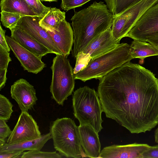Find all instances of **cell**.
<instances>
[{"label":"cell","mask_w":158,"mask_h":158,"mask_svg":"<svg viewBox=\"0 0 158 158\" xmlns=\"http://www.w3.org/2000/svg\"><path fill=\"white\" fill-rule=\"evenodd\" d=\"M150 146L147 144L137 143L124 145H113L102 149L100 158H142L143 153Z\"/></svg>","instance_id":"obj_13"},{"label":"cell","mask_w":158,"mask_h":158,"mask_svg":"<svg viewBox=\"0 0 158 158\" xmlns=\"http://www.w3.org/2000/svg\"><path fill=\"white\" fill-rule=\"evenodd\" d=\"M130 45L119 43L110 51L91 59L83 70L74 75V79L85 82L102 77L107 74L133 59L130 53Z\"/></svg>","instance_id":"obj_5"},{"label":"cell","mask_w":158,"mask_h":158,"mask_svg":"<svg viewBox=\"0 0 158 158\" xmlns=\"http://www.w3.org/2000/svg\"><path fill=\"white\" fill-rule=\"evenodd\" d=\"M6 37L10 49L25 70L37 74L46 67L41 59L21 46L11 36L6 35Z\"/></svg>","instance_id":"obj_11"},{"label":"cell","mask_w":158,"mask_h":158,"mask_svg":"<svg viewBox=\"0 0 158 158\" xmlns=\"http://www.w3.org/2000/svg\"><path fill=\"white\" fill-rule=\"evenodd\" d=\"M23 152L22 151H14L0 153V158H21Z\"/></svg>","instance_id":"obj_32"},{"label":"cell","mask_w":158,"mask_h":158,"mask_svg":"<svg viewBox=\"0 0 158 158\" xmlns=\"http://www.w3.org/2000/svg\"><path fill=\"white\" fill-rule=\"evenodd\" d=\"M33 11L41 19L48 12L51 7L44 5L40 0H25Z\"/></svg>","instance_id":"obj_26"},{"label":"cell","mask_w":158,"mask_h":158,"mask_svg":"<svg viewBox=\"0 0 158 158\" xmlns=\"http://www.w3.org/2000/svg\"><path fill=\"white\" fill-rule=\"evenodd\" d=\"M11 37L19 44L41 59L51 51L16 26L10 29Z\"/></svg>","instance_id":"obj_17"},{"label":"cell","mask_w":158,"mask_h":158,"mask_svg":"<svg viewBox=\"0 0 158 158\" xmlns=\"http://www.w3.org/2000/svg\"><path fill=\"white\" fill-rule=\"evenodd\" d=\"M158 0H139L120 13L114 16L111 27L113 35L119 43L145 12Z\"/></svg>","instance_id":"obj_7"},{"label":"cell","mask_w":158,"mask_h":158,"mask_svg":"<svg viewBox=\"0 0 158 158\" xmlns=\"http://www.w3.org/2000/svg\"><path fill=\"white\" fill-rule=\"evenodd\" d=\"M158 158V144L154 146H150L145 150L142 155V158Z\"/></svg>","instance_id":"obj_30"},{"label":"cell","mask_w":158,"mask_h":158,"mask_svg":"<svg viewBox=\"0 0 158 158\" xmlns=\"http://www.w3.org/2000/svg\"><path fill=\"white\" fill-rule=\"evenodd\" d=\"M118 44L110 27L91 41L82 52L89 54L91 59H93L112 50Z\"/></svg>","instance_id":"obj_14"},{"label":"cell","mask_w":158,"mask_h":158,"mask_svg":"<svg viewBox=\"0 0 158 158\" xmlns=\"http://www.w3.org/2000/svg\"><path fill=\"white\" fill-rule=\"evenodd\" d=\"M6 31L3 30L0 25V46L8 52L10 51V48L6 41L5 35Z\"/></svg>","instance_id":"obj_31"},{"label":"cell","mask_w":158,"mask_h":158,"mask_svg":"<svg viewBox=\"0 0 158 158\" xmlns=\"http://www.w3.org/2000/svg\"><path fill=\"white\" fill-rule=\"evenodd\" d=\"M7 69H0V89L4 88L5 85L7 78L6 73Z\"/></svg>","instance_id":"obj_33"},{"label":"cell","mask_w":158,"mask_h":158,"mask_svg":"<svg viewBox=\"0 0 158 158\" xmlns=\"http://www.w3.org/2000/svg\"><path fill=\"white\" fill-rule=\"evenodd\" d=\"M37 124L28 112H21L6 143L12 144L38 139L41 136Z\"/></svg>","instance_id":"obj_9"},{"label":"cell","mask_w":158,"mask_h":158,"mask_svg":"<svg viewBox=\"0 0 158 158\" xmlns=\"http://www.w3.org/2000/svg\"><path fill=\"white\" fill-rule=\"evenodd\" d=\"M158 50V33L149 38L146 41Z\"/></svg>","instance_id":"obj_34"},{"label":"cell","mask_w":158,"mask_h":158,"mask_svg":"<svg viewBox=\"0 0 158 158\" xmlns=\"http://www.w3.org/2000/svg\"><path fill=\"white\" fill-rule=\"evenodd\" d=\"M10 54L0 46V69H7L9 62L11 61Z\"/></svg>","instance_id":"obj_28"},{"label":"cell","mask_w":158,"mask_h":158,"mask_svg":"<svg viewBox=\"0 0 158 158\" xmlns=\"http://www.w3.org/2000/svg\"><path fill=\"white\" fill-rule=\"evenodd\" d=\"M6 143L5 140H0V148L2 147V146Z\"/></svg>","instance_id":"obj_36"},{"label":"cell","mask_w":158,"mask_h":158,"mask_svg":"<svg viewBox=\"0 0 158 158\" xmlns=\"http://www.w3.org/2000/svg\"><path fill=\"white\" fill-rule=\"evenodd\" d=\"M1 11L18 13L23 17H38L25 0H1Z\"/></svg>","instance_id":"obj_19"},{"label":"cell","mask_w":158,"mask_h":158,"mask_svg":"<svg viewBox=\"0 0 158 158\" xmlns=\"http://www.w3.org/2000/svg\"><path fill=\"white\" fill-rule=\"evenodd\" d=\"M103 112L131 133L158 124V79L139 64L127 62L99 79Z\"/></svg>","instance_id":"obj_1"},{"label":"cell","mask_w":158,"mask_h":158,"mask_svg":"<svg viewBox=\"0 0 158 158\" xmlns=\"http://www.w3.org/2000/svg\"><path fill=\"white\" fill-rule=\"evenodd\" d=\"M51 138L49 132L35 139L12 144L6 143L0 148V153L14 151L23 152L26 150L40 151L45 143Z\"/></svg>","instance_id":"obj_18"},{"label":"cell","mask_w":158,"mask_h":158,"mask_svg":"<svg viewBox=\"0 0 158 158\" xmlns=\"http://www.w3.org/2000/svg\"><path fill=\"white\" fill-rule=\"evenodd\" d=\"M76 64L73 69L74 75L84 69L88 65L91 59L90 55L81 52L75 57Z\"/></svg>","instance_id":"obj_25"},{"label":"cell","mask_w":158,"mask_h":158,"mask_svg":"<svg viewBox=\"0 0 158 158\" xmlns=\"http://www.w3.org/2000/svg\"><path fill=\"white\" fill-rule=\"evenodd\" d=\"M78 128L81 145L87 157L100 158L101 145L98 133L88 125H80Z\"/></svg>","instance_id":"obj_16"},{"label":"cell","mask_w":158,"mask_h":158,"mask_svg":"<svg viewBox=\"0 0 158 158\" xmlns=\"http://www.w3.org/2000/svg\"><path fill=\"white\" fill-rule=\"evenodd\" d=\"M61 155L56 151L44 152L40 151H29L23 152L21 158H61Z\"/></svg>","instance_id":"obj_24"},{"label":"cell","mask_w":158,"mask_h":158,"mask_svg":"<svg viewBox=\"0 0 158 158\" xmlns=\"http://www.w3.org/2000/svg\"><path fill=\"white\" fill-rule=\"evenodd\" d=\"M67 58L62 55H56L51 68L52 71L50 87L51 97L62 106L72 94L75 86L73 70Z\"/></svg>","instance_id":"obj_6"},{"label":"cell","mask_w":158,"mask_h":158,"mask_svg":"<svg viewBox=\"0 0 158 158\" xmlns=\"http://www.w3.org/2000/svg\"><path fill=\"white\" fill-rule=\"evenodd\" d=\"M65 18V12L56 7L51 8L46 15L40 19L39 25L47 31H52Z\"/></svg>","instance_id":"obj_21"},{"label":"cell","mask_w":158,"mask_h":158,"mask_svg":"<svg viewBox=\"0 0 158 158\" xmlns=\"http://www.w3.org/2000/svg\"><path fill=\"white\" fill-rule=\"evenodd\" d=\"M61 9L67 11L81 6L91 0H61Z\"/></svg>","instance_id":"obj_27"},{"label":"cell","mask_w":158,"mask_h":158,"mask_svg":"<svg viewBox=\"0 0 158 158\" xmlns=\"http://www.w3.org/2000/svg\"><path fill=\"white\" fill-rule=\"evenodd\" d=\"M147 42L133 40L130 45V53L133 59L143 60L149 56H158V50Z\"/></svg>","instance_id":"obj_20"},{"label":"cell","mask_w":158,"mask_h":158,"mask_svg":"<svg viewBox=\"0 0 158 158\" xmlns=\"http://www.w3.org/2000/svg\"><path fill=\"white\" fill-rule=\"evenodd\" d=\"M41 1L48 2H57L58 0H40Z\"/></svg>","instance_id":"obj_37"},{"label":"cell","mask_w":158,"mask_h":158,"mask_svg":"<svg viewBox=\"0 0 158 158\" xmlns=\"http://www.w3.org/2000/svg\"><path fill=\"white\" fill-rule=\"evenodd\" d=\"M47 31L62 55L67 57L74 42L73 31L70 24L65 19L60 22L55 30Z\"/></svg>","instance_id":"obj_15"},{"label":"cell","mask_w":158,"mask_h":158,"mask_svg":"<svg viewBox=\"0 0 158 158\" xmlns=\"http://www.w3.org/2000/svg\"><path fill=\"white\" fill-rule=\"evenodd\" d=\"M50 132L54 148L67 158L88 157L81 143L78 127L69 118H58L51 123Z\"/></svg>","instance_id":"obj_3"},{"label":"cell","mask_w":158,"mask_h":158,"mask_svg":"<svg viewBox=\"0 0 158 158\" xmlns=\"http://www.w3.org/2000/svg\"><path fill=\"white\" fill-rule=\"evenodd\" d=\"M1 21L3 25L10 29L17 25L21 18L23 16L19 14L1 11Z\"/></svg>","instance_id":"obj_22"},{"label":"cell","mask_w":158,"mask_h":158,"mask_svg":"<svg viewBox=\"0 0 158 158\" xmlns=\"http://www.w3.org/2000/svg\"><path fill=\"white\" fill-rule=\"evenodd\" d=\"M5 120L0 119V140H5L11 134V131Z\"/></svg>","instance_id":"obj_29"},{"label":"cell","mask_w":158,"mask_h":158,"mask_svg":"<svg viewBox=\"0 0 158 158\" xmlns=\"http://www.w3.org/2000/svg\"><path fill=\"white\" fill-rule=\"evenodd\" d=\"M158 33V2L148 10L136 23L127 37L146 42Z\"/></svg>","instance_id":"obj_8"},{"label":"cell","mask_w":158,"mask_h":158,"mask_svg":"<svg viewBox=\"0 0 158 158\" xmlns=\"http://www.w3.org/2000/svg\"><path fill=\"white\" fill-rule=\"evenodd\" d=\"M40 18L38 17H22L17 26L56 55L62 54L47 31L39 25Z\"/></svg>","instance_id":"obj_10"},{"label":"cell","mask_w":158,"mask_h":158,"mask_svg":"<svg viewBox=\"0 0 158 158\" xmlns=\"http://www.w3.org/2000/svg\"><path fill=\"white\" fill-rule=\"evenodd\" d=\"M154 137L155 142L158 144V127L155 131Z\"/></svg>","instance_id":"obj_35"},{"label":"cell","mask_w":158,"mask_h":158,"mask_svg":"<svg viewBox=\"0 0 158 158\" xmlns=\"http://www.w3.org/2000/svg\"><path fill=\"white\" fill-rule=\"evenodd\" d=\"M13 105L9 100L0 94V119L7 121L10 118L13 112Z\"/></svg>","instance_id":"obj_23"},{"label":"cell","mask_w":158,"mask_h":158,"mask_svg":"<svg viewBox=\"0 0 158 158\" xmlns=\"http://www.w3.org/2000/svg\"><path fill=\"white\" fill-rule=\"evenodd\" d=\"M11 98L17 102L21 112L31 110L38 99L34 86L26 80L20 78L11 85Z\"/></svg>","instance_id":"obj_12"},{"label":"cell","mask_w":158,"mask_h":158,"mask_svg":"<svg viewBox=\"0 0 158 158\" xmlns=\"http://www.w3.org/2000/svg\"><path fill=\"white\" fill-rule=\"evenodd\" d=\"M113 18L102 1H95L88 7L75 12L71 19L74 36L72 56L75 58L94 39L111 27Z\"/></svg>","instance_id":"obj_2"},{"label":"cell","mask_w":158,"mask_h":158,"mask_svg":"<svg viewBox=\"0 0 158 158\" xmlns=\"http://www.w3.org/2000/svg\"><path fill=\"white\" fill-rule=\"evenodd\" d=\"M73 114L80 125L91 126L98 133L103 128V110L99 95L94 89L87 86L80 87L72 97Z\"/></svg>","instance_id":"obj_4"}]
</instances>
